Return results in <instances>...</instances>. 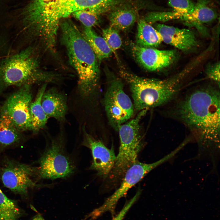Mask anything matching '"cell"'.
Returning <instances> with one entry per match:
<instances>
[{"label":"cell","instance_id":"obj_9","mask_svg":"<svg viewBox=\"0 0 220 220\" xmlns=\"http://www.w3.org/2000/svg\"><path fill=\"white\" fill-rule=\"evenodd\" d=\"M169 159V157L167 156L158 161L151 163H146L137 161L126 171L117 190L107 199L102 205L89 213V217L91 219H94L107 211L113 214L119 200L125 195L131 188L151 170Z\"/></svg>","mask_w":220,"mask_h":220},{"label":"cell","instance_id":"obj_7","mask_svg":"<svg viewBox=\"0 0 220 220\" xmlns=\"http://www.w3.org/2000/svg\"><path fill=\"white\" fill-rule=\"evenodd\" d=\"M107 86L103 98L105 110L110 126L118 131L119 127L133 116V103L123 89L121 79L106 71Z\"/></svg>","mask_w":220,"mask_h":220},{"label":"cell","instance_id":"obj_12","mask_svg":"<svg viewBox=\"0 0 220 220\" xmlns=\"http://www.w3.org/2000/svg\"><path fill=\"white\" fill-rule=\"evenodd\" d=\"M130 49L133 56L141 66L151 71L162 70L170 65L176 57L175 51L160 50L140 46L131 42Z\"/></svg>","mask_w":220,"mask_h":220},{"label":"cell","instance_id":"obj_13","mask_svg":"<svg viewBox=\"0 0 220 220\" xmlns=\"http://www.w3.org/2000/svg\"><path fill=\"white\" fill-rule=\"evenodd\" d=\"M83 144L91 150L93 161L90 169L98 175L105 178L108 177L114 165L116 156L113 148L106 147L101 141L95 139L83 129Z\"/></svg>","mask_w":220,"mask_h":220},{"label":"cell","instance_id":"obj_2","mask_svg":"<svg viewBox=\"0 0 220 220\" xmlns=\"http://www.w3.org/2000/svg\"><path fill=\"white\" fill-rule=\"evenodd\" d=\"M121 0H32L23 8L24 20L29 28L44 39L57 37L61 19L84 9L98 15L114 9Z\"/></svg>","mask_w":220,"mask_h":220},{"label":"cell","instance_id":"obj_23","mask_svg":"<svg viewBox=\"0 0 220 220\" xmlns=\"http://www.w3.org/2000/svg\"><path fill=\"white\" fill-rule=\"evenodd\" d=\"M102 37L112 53H115L121 46L122 41L119 31L113 27L102 30Z\"/></svg>","mask_w":220,"mask_h":220},{"label":"cell","instance_id":"obj_8","mask_svg":"<svg viewBox=\"0 0 220 220\" xmlns=\"http://www.w3.org/2000/svg\"><path fill=\"white\" fill-rule=\"evenodd\" d=\"M63 140L61 134L52 139L41 155L37 167V176L39 178H64L74 172V164L65 151Z\"/></svg>","mask_w":220,"mask_h":220},{"label":"cell","instance_id":"obj_27","mask_svg":"<svg viewBox=\"0 0 220 220\" xmlns=\"http://www.w3.org/2000/svg\"><path fill=\"white\" fill-rule=\"evenodd\" d=\"M141 193V190H138L134 197L124 207L118 215L111 220H122L129 210L138 199Z\"/></svg>","mask_w":220,"mask_h":220},{"label":"cell","instance_id":"obj_28","mask_svg":"<svg viewBox=\"0 0 220 220\" xmlns=\"http://www.w3.org/2000/svg\"><path fill=\"white\" fill-rule=\"evenodd\" d=\"M32 220H45L40 214H38L33 218Z\"/></svg>","mask_w":220,"mask_h":220},{"label":"cell","instance_id":"obj_21","mask_svg":"<svg viewBox=\"0 0 220 220\" xmlns=\"http://www.w3.org/2000/svg\"><path fill=\"white\" fill-rule=\"evenodd\" d=\"M206 0H198L192 13L194 19L198 28L205 29L204 24L211 22L217 17L215 11L208 6Z\"/></svg>","mask_w":220,"mask_h":220},{"label":"cell","instance_id":"obj_3","mask_svg":"<svg viewBox=\"0 0 220 220\" xmlns=\"http://www.w3.org/2000/svg\"><path fill=\"white\" fill-rule=\"evenodd\" d=\"M61 42L65 47L69 62L76 72L78 89L82 97H90L97 89L100 71L97 58L82 33L70 19L60 24Z\"/></svg>","mask_w":220,"mask_h":220},{"label":"cell","instance_id":"obj_4","mask_svg":"<svg viewBox=\"0 0 220 220\" xmlns=\"http://www.w3.org/2000/svg\"><path fill=\"white\" fill-rule=\"evenodd\" d=\"M119 73L129 85L134 110H141L161 106L171 102L178 95L183 88L182 73L164 79L139 76L123 66Z\"/></svg>","mask_w":220,"mask_h":220},{"label":"cell","instance_id":"obj_22","mask_svg":"<svg viewBox=\"0 0 220 220\" xmlns=\"http://www.w3.org/2000/svg\"><path fill=\"white\" fill-rule=\"evenodd\" d=\"M21 215L15 201L7 197L0 188V220H18Z\"/></svg>","mask_w":220,"mask_h":220},{"label":"cell","instance_id":"obj_11","mask_svg":"<svg viewBox=\"0 0 220 220\" xmlns=\"http://www.w3.org/2000/svg\"><path fill=\"white\" fill-rule=\"evenodd\" d=\"M31 86L20 87L0 106L1 110L22 132L31 129L29 109L33 98Z\"/></svg>","mask_w":220,"mask_h":220},{"label":"cell","instance_id":"obj_17","mask_svg":"<svg viewBox=\"0 0 220 220\" xmlns=\"http://www.w3.org/2000/svg\"><path fill=\"white\" fill-rule=\"evenodd\" d=\"M47 83H44L38 90L35 100L31 102L29 109L31 129L37 134L46 126L49 119L42 107L41 100L42 95L46 89Z\"/></svg>","mask_w":220,"mask_h":220},{"label":"cell","instance_id":"obj_10","mask_svg":"<svg viewBox=\"0 0 220 220\" xmlns=\"http://www.w3.org/2000/svg\"><path fill=\"white\" fill-rule=\"evenodd\" d=\"M37 167L13 160H7L0 168V177L4 186L15 193L26 195L28 190L38 186L33 178Z\"/></svg>","mask_w":220,"mask_h":220},{"label":"cell","instance_id":"obj_20","mask_svg":"<svg viewBox=\"0 0 220 220\" xmlns=\"http://www.w3.org/2000/svg\"><path fill=\"white\" fill-rule=\"evenodd\" d=\"M111 26L119 30H126L135 22L137 15L133 10L121 9L113 11L109 15Z\"/></svg>","mask_w":220,"mask_h":220},{"label":"cell","instance_id":"obj_15","mask_svg":"<svg viewBox=\"0 0 220 220\" xmlns=\"http://www.w3.org/2000/svg\"><path fill=\"white\" fill-rule=\"evenodd\" d=\"M41 103L49 118H53L59 121L65 120L68 110L67 98L61 91L55 88L46 89Z\"/></svg>","mask_w":220,"mask_h":220},{"label":"cell","instance_id":"obj_25","mask_svg":"<svg viewBox=\"0 0 220 220\" xmlns=\"http://www.w3.org/2000/svg\"><path fill=\"white\" fill-rule=\"evenodd\" d=\"M168 4L179 16L192 14L195 6L190 0H169Z\"/></svg>","mask_w":220,"mask_h":220},{"label":"cell","instance_id":"obj_14","mask_svg":"<svg viewBox=\"0 0 220 220\" xmlns=\"http://www.w3.org/2000/svg\"><path fill=\"white\" fill-rule=\"evenodd\" d=\"M155 28L161 35L163 42L183 51H191L198 46L194 32L190 30L157 24Z\"/></svg>","mask_w":220,"mask_h":220},{"label":"cell","instance_id":"obj_24","mask_svg":"<svg viewBox=\"0 0 220 220\" xmlns=\"http://www.w3.org/2000/svg\"><path fill=\"white\" fill-rule=\"evenodd\" d=\"M80 21L84 27L92 28L98 23V15L91 10L84 9L75 12L72 14Z\"/></svg>","mask_w":220,"mask_h":220},{"label":"cell","instance_id":"obj_26","mask_svg":"<svg viewBox=\"0 0 220 220\" xmlns=\"http://www.w3.org/2000/svg\"><path fill=\"white\" fill-rule=\"evenodd\" d=\"M220 63L217 62L207 67L206 73L208 77L213 81L220 87Z\"/></svg>","mask_w":220,"mask_h":220},{"label":"cell","instance_id":"obj_6","mask_svg":"<svg viewBox=\"0 0 220 220\" xmlns=\"http://www.w3.org/2000/svg\"><path fill=\"white\" fill-rule=\"evenodd\" d=\"M148 111L144 109L139 111L134 118L119 127L118 131L120 143L119 152L108 176L115 182H121L127 170L138 161L143 145L140 122Z\"/></svg>","mask_w":220,"mask_h":220},{"label":"cell","instance_id":"obj_19","mask_svg":"<svg viewBox=\"0 0 220 220\" xmlns=\"http://www.w3.org/2000/svg\"><path fill=\"white\" fill-rule=\"evenodd\" d=\"M82 33L100 63L110 56L112 52L105 41L102 37L98 35L92 28L84 27Z\"/></svg>","mask_w":220,"mask_h":220},{"label":"cell","instance_id":"obj_16","mask_svg":"<svg viewBox=\"0 0 220 220\" xmlns=\"http://www.w3.org/2000/svg\"><path fill=\"white\" fill-rule=\"evenodd\" d=\"M22 133L0 108V146L6 148L19 143L23 139Z\"/></svg>","mask_w":220,"mask_h":220},{"label":"cell","instance_id":"obj_5","mask_svg":"<svg viewBox=\"0 0 220 220\" xmlns=\"http://www.w3.org/2000/svg\"><path fill=\"white\" fill-rule=\"evenodd\" d=\"M35 51L28 46L0 60V91L11 86L57 82L58 76L41 69Z\"/></svg>","mask_w":220,"mask_h":220},{"label":"cell","instance_id":"obj_1","mask_svg":"<svg viewBox=\"0 0 220 220\" xmlns=\"http://www.w3.org/2000/svg\"><path fill=\"white\" fill-rule=\"evenodd\" d=\"M220 91L208 85L189 90L170 110L171 116L184 125L200 145L219 147Z\"/></svg>","mask_w":220,"mask_h":220},{"label":"cell","instance_id":"obj_18","mask_svg":"<svg viewBox=\"0 0 220 220\" xmlns=\"http://www.w3.org/2000/svg\"><path fill=\"white\" fill-rule=\"evenodd\" d=\"M136 39L137 45L146 48L156 47L163 42L158 31L143 19L138 21Z\"/></svg>","mask_w":220,"mask_h":220}]
</instances>
